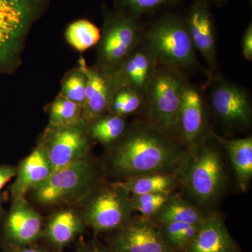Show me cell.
I'll list each match as a JSON object with an SVG mask.
<instances>
[{
    "mask_svg": "<svg viewBox=\"0 0 252 252\" xmlns=\"http://www.w3.org/2000/svg\"><path fill=\"white\" fill-rule=\"evenodd\" d=\"M210 100L214 112L226 125L245 127L251 124V102L243 88L231 83H218L212 88Z\"/></svg>",
    "mask_w": 252,
    "mask_h": 252,
    "instance_id": "30bf717a",
    "label": "cell"
},
{
    "mask_svg": "<svg viewBox=\"0 0 252 252\" xmlns=\"http://www.w3.org/2000/svg\"><path fill=\"white\" fill-rule=\"evenodd\" d=\"M52 172L46 147H36L20 165L11 193L14 198H24L31 189H35L44 182Z\"/></svg>",
    "mask_w": 252,
    "mask_h": 252,
    "instance_id": "e0dca14e",
    "label": "cell"
},
{
    "mask_svg": "<svg viewBox=\"0 0 252 252\" xmlns=\"http://www.w3.org/2000/svg\"><path fill=\"white\" fill-rule=\"evenodd\" d=\"M184 252H239L223 220L215 214L205 216L198 233Z\"/></svg>",
    "mask_w": 252,
    "mask_h": 252,
    "instance_id": "2e32d148",
    "label": "cell"
},
{
    "mask_svg": "<svg viewBox=\"0 0 252 252\" xmlns=\"http://www.w3.org/2000/svg\"><path fill=\"white\" fill-rule=\"evenodd\" d=\"M171 193H157L130 195L134 211L141 215L152 218L160 210Z\"/></svg>",
    "mask_w": 252,
    "mask_h": 252,
    "instance_id": "83f0119b",
    "label": "cell"
},
{
    "mask_svg": "<svg viewBox=\"0 0 252 252\" xmlns=\"http://www.w3.org/2000/svg\"><path fill=\"white\" fill-rule=\"evenodd\" d=\"M41 227V217L25 198L15 199L6 222L9 238L18 245H29L39 238Z\"/></svg>",
    "mask_w": 252,
    "mask_h": 252,
    "instance_id": "ac0fdd59",
    "label": "cell"
},
{
    "mask_svg": "<svg viewBox=\"0 0 252 252\" xmlns=\"http://www.w3.org/2000/svg\"><path fill=\"white\" fill-rule=\"evenodd\" d=\"M126 124L122 117L116 114L102 116L92 123L90 134L94 140L103 144H110L124 135Z\"/></svg>",
    "mask_w": 252,
    "mask_h": 252,
    "instance_id": "cb8c5ba5",
    "label": "cell"
},
{
    "mask_svg": "<svg viewBox=\"0 0 252 252\" xmlns=\"http://www.w3.org/2000/svg\"><path fill=\"white\" fill-rule=\"evenodd\" d=\"M86 84V74L84 67H82L70 73L66 77L63 84L61 95L72 101L83 109L85 102Z\"/></svg>",
    "mask_w": 252,
    "mask_h": 252,
    "instance_id": "4316f807",
    "label": "cell"
},
{
    "mask_svg": "<svg viewBox=\"0 0 252 252\" xmlns=\"http://www.w3.org/2000/svg\"><path fill=\"white\" fill-rule=\"evenodd\" d=\"M43 0H0V64L18 52Z\"/></svg>",
    "mask_w": 252,
    "mask_h": 252,
    "instance_id": "8992f818",
    "label": "cell"
},
{
    "mask_svg": "<svg viewBox=\"0 0 252 252\" xmlns=\"http://www.w3.org/2000/svg\"><path fill=\"white\" fill-rule=\"evenodd\" d=\"M111 245L113 252H175L162 238L159 225L142 215L117 230Z\"/></svg>",
    "mask_w": 252,
    "mask_h": 252,
    "instance_id": "9c48e42d",
    "label": "cell"
},
{
    "mask_svg": "<svg viewBox=\"0 0 252 252\" xmlns=\"http://www.w3.org/2000/svg\"><path fill=\"white\" fill-rule=\"evenodd\" d=\"M124 96V103L121 116L132 114L138 110L142 105L144 97L142 94L129 89H121Z\"/></svg>",
    "mask_w": 252,
    "mask_h": 252,
    "instance_id": "f546056e",
    "label": "cell"
},
{
    "mask_svg": "<svg viewBox=\"0 0 252 252\" xmlns=\"http://www.w3.org/2000/svg\"><path fill=\"white\" fill-rule=\"evenodd\" d=\"M162 238L175 252H185L198 233L200 223H171L158 225Z\"/></svg>",
    "mask_w": 252,
    "mask_h": 252,
    "instance_id": "d4e9b609",
    "label": "cell"
},
{
    "mask_svg": "<svg viewBox=\"0 0 252 252\" xmlns=\"http://www.w3.org/2000/svg\"><path fill=\"white\" fill-rule=\"evenodd\" d=\"M186 27L195 50L199 51L211 70L217 63L215 23L208 3L200 0L194 3L185 18Z\"/></svg>",
    "mask_w": 252,
    "mask_h": 252,
    "instance_id": "4fadbf2b",
    "label": "cell"
},
{
    "mask_svg": "<svg viewBox=\"0 0 252 252\" xmlns=\"http://www.w3.org/2000/svg\"><path fill=\"white\" fill-rule=\"evenodd\" d=\"M17 173L16 168L10 166L0 167V190Z\"/></svg>",
    "mask_w": 252,
    "mask_h": 252,
    "instance_id": "1f68e13d",
    "label": "cell"
},
{
    "mask_svg": "<svg viewBox=\"0 0 252 252\" xmlns=\"http://www.w3.org/2000/svg\"><path fill=\"white\" fill-rule=\"evenodd\" d=\"M83 223L75 212L64 210L51 217L46 228V236L56 246H64L82 230Z\"/></svg>",
    "mask_w": 252,
    "mask_h": 252,
    "instance_id": "7402d4cb",
    "label": "cell"
},
{
    "mask_svg": "<svg viewBox=\"0 0 252 252\" xmlns=\"http://www.w3.org/2000/svg\"><path fill=\"white\" fill-rule=\"evenodd\" d=\"M204 1H206L207 3H208V1H212V2L215 3H221L222 1H225V0H204Z\"/></svg>",
    "mask_w": 252,
    "mask_h": 252,
    "instance_id": "e575fe53",
    "label": "cell"
},
{
    "mask_svg": "<svg viewBox=\"0 0 252 252\" xmlns=\"http://www.w3.org/2000/svg\"><path fill=\"white\" fill-rule=\"evenodd\" d=\"M130 194L117 183L101 189L91 199L84 215L86 224L97 233L117 230L132 217Z\"/></svg>",
    "mask_w": 252,
    "mask_h": 252,
    "instance_id": "52a82bcc",
    "label": "cell"
},
{
    "mask_svg": "<svg viewBox=\"0 0 252 252\" xmlns=\"http://www.w3.org/2000/svg\"><path fill=\"white\" fill-rule=\"evenodd\" d=\"M94 169L85 158L61 167L40 184L34 190L39 203L54 204L77 193L91 185L94 180Z\"/></svg>",
    "mask_w": 252,
    "mask_h": 252,
    "instance_id": "ba28073f",
    "label": "cell"
},
{
    "mask_svg": "<svg viewBox=\"0 0 252 252\" xmlns=\"http://www.w3.org/2000/svg\"><path fill=\"white\" fill-rule=\"evenodd\" d=\"M123 7L133 15L148 14L177 0H119Z\"/></svg>",
    "mask_w": 252,
    "mask_h": 252,
    "instance_id": "f1b7e54d",
    "label": "cell"
},
{
    "mask_svg": "<svg viewBox=\"0 0 252 252\" xmlns=\"http://www.w3.org/2000/svg\"><path fill=\"white\" fill-rule=\"evenodd\" d=\"M142 30L132 15L120 11L107 16L99 41L100 69L111 73L120 67L140 44Z\"/></svg>",
    "mask_w": 252,
    "mask_h": 252,
    "instance_id": "5b68a950",
    "label": "cell"
},
{
    "mask_svg": "<svg viewBox=\"0 0 252 252\" xmlns=\"http://www.w3.org/2000/svg\"><path fill=\"white\" fill-rule=\"evenodd\" d=\"M12 252H46L44 250H41L40 249L28 248H21L18 249V250H14Z\"/></svg>",
    "mask_w": 252,
    "mask_h": 252,
    "instance_id": "836d02e7",
    "label": "cell"
},
{
    "mask_svg": "<svg viewBox=\"0 0 252 252\" xmlns=\"http://www.w3.org/2000/svg\"><path fill=\"white\" fill-rule=\"evenodd\" d=\"M205 107L201 94L186 83L179 114V136L189 147L205 137Z\"/></svg>",
    "mask_w": 252,
    "mask_h": 252,
    "instance_id": "5bb4252c",
    "label": "cell"
},
{
    "mask_svg": "<svg viewBox=\"0 0 252 252\" xmlns=\"http://www.w3.org/2000/svg\"><path fill=\"white\" fill-rule=\"evenodd\" d=\"M157 59L145 46L137 47L114 72L109 73L116 93L129 89L144 96L158 65Z\"/></svg>",
    "mask_w": 252,
    "mask_h": 252,
    "instance_id": "8fae6325",
    "label": "cell"
},
{
    "mask_svg": "<svg viewBox=\"0 0 252 252\" xmlns=\"http://www.w3.org/2000/svg\"><path fill=\"white\" fill-rule=\"evenodd\" d=\"M180 183L178 175L170 173L146 174L118 182L130 195L172 193Z\"/></svg>",
    "mask_w": 252,
    "mask_h": 252,
    "instance_id": "ffe728a7",
    "label": "cell"
},
{
    "mask_svg": "<svg viewBox=\"0 0 252 252\" xmlns=\"http://www.w3.org/2000/svg\"><path fill=\"white\" fill-rule=\"evenodd\" d=\"M82 108L63 96L57 97L50 108V121L53 127H63L79 124Z\"/></svg>",
    "mask_w": 252,
    "mask_h": 252,
    "instance_id": "484cf974",
    "label": "cell"
},
{
    "mask_svg": "<svg viewBox=\"0 0 252 252\" xmlns=\"http://www.w3.org/2000/svg\"><path fill=\"white\" fill-rule=\"evenodd\" d=\"M75 125L54 127L46 149L52 172L76 160L84 158L89 148L87 133Z\"/></svg>",
    "mask_w": 252,
    "mask_h": 252,
    "instance_id": "7c38bea8",
    "label": "cell"
},
{
    "mask_svg": "<svg viewBox=\"0 0 252 252\" xmlns=\"http://www.w3.org/2000/svg\"><path fill=\"white\" fill-rule=\"evenodd\" d=\"M65 37L69 45L79 52H83L98 44L101 32L91 21L79 20L68 26Z\"/></svg>",
    "mask_w": 252,
    "mask_h": 252,
    "instance_id": "603a6c76",
    "label": "cell"
},
{
    "mask_svg": "<svg viewBox=\"0 0 252 252\" xmlns=\"http://www.w3.org/2000/svg\"><path fill=\"white\" fill-rule=\"evenodd\" d=\"M114 149L113 168L126 178L151 173L178 175L188 150L151 124H138Z\"/></svg>",
    "mask_w": 252,
    "mask_h": 252,
    "instance_id": "6da1fadb",
    "label": "cell"
},
{
    "mask_svg": "<svg viewBox=\"0 0 252 252\" xmlns=\"http://www.w3.org/2000/svg\"><path fill=\"white\" fill-rule=\"evenodd\" d=\"M185 84L177 69L158 67L144 95L150 124L173 139L179 135V114Z\"/></svg>",
    "mask_w": 252,
    "mask_h": 252,
    "instance_id": "277c9868",
    "label": "cell"
},
{
    "mask_svg": "<svg viewBox=\"0 0 252 252\" xmlns=\"http://www.w3.org/2000/svg\"><path fill=\"white\" fill-rule=\"evenodd\" d=\"M206 215L198 208L177 195H170L152 220L158 225L171 223L198 224Z\"/></svg>",
    "mask_w": 252,
    "mask_h": 252,
    "instance_id": "44dd1931",
    "label": "cell"
},
{
    "mask_svg": "<svg viewBox=\"0 0 252 252\" xmlns=\"http://www.w3.org/2000/svg\"><path fill=\"white\" fill-rule=\"evenodd\" d=\"M178 176L189 195L203 205L220 198L227 180L220 151L207 137L189 147Z\"/></svg>",
    "mask_w": 252,
    "mask_h": 252,
    "instance_id": "7a4b0ae2",
    "label": "cell"
},
{
    "mask_svg": "<svg viewBox=\"0 0 252 252\" xmlns=\"http://www.w3.org/2000/svg\"><path fill=\"white\" fill-rule=\"evenodd\" d=\"M84 72L86 84L82 116L86 122L92 124L110 109L116 91L109 73L102 69L86 67Z\"/></svg>",
    "mask_w": 252,
    "mask_h": 252,
    "instance_id": "9a60e30c",
    "label": "cell"
},
{
    "mask_svg": "<svg viewBox=\"0 0 252 252\" xmlns=\"http://www.w3.org/2000/svg\"><path fill=\"white\" fill-rule=\"evenodd\" d=\"M145 38L146 47L159 64L175 69L196 67L195 48L185 19L180 16L170 14L162 16L151 26Z\"/></svg>",
    "mask_w": 252,
    "mask_h": 252,
    "instance_id": "3957f363",
    "label": "cell"
},
{
    "mask_svg": "<svg viewBox=\"0 0 252 252\" xmlns=\"http://www.w3.org/2000/svg\"><path fill=\"white\" fill-rule=\"evenodd\" d=\"M243 56L248 61H252V25L249 24L244 32L242 41Z\"/></svg>",
    "mask_w": 252,
    "mask_h": 252,
    "instance_id": "4dcf8cb0",
    "label": "cell"
},
{
    "mask_svg": "<svg viewBox=\"0 0 252 252\" xmlns=\"http://www.w3.org/2000/svg\"><path fill=\"white\" fill-rule=\"evenodd\" d=\"M79 252H113L112 250H107V249L97 245V244H91V245H86Z\"/></svg>",
    "mask_w": 252,
    "mask_h": 252,
    "instance_id": "d6a6232c",
    "label": "cell"
},
{
    "mask_svg": "<svg viewBox=\"0 0 252 252\" xmlns=\"http://www.w3.org/2000/svg\"><path fill=\"white\" fill-rule=\"evenodd\" d=\"M212 135L226 152L239 188L246 191L252 179V137L226 140L214 132Z\"/></svg>",
    "mask_w": 252,
    "mask_h": 252,
    "instance_id": "d6986e66",
    "label": "cell"
}]
</instances>
